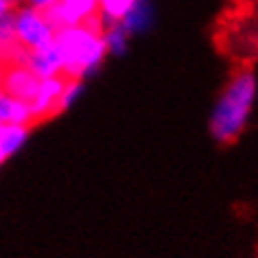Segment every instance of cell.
Returning a JSON list of instances; mask_svg holds the SVG:
<instances>
[{
  "instance_id": "cell-15",
  "label": "cell",
  "mask_w": 258,
  "mask_h": 258,
  "mask_svg": "<svg viewBox=\"0 0 258 258\" xmlns=\"http://www.w3.org/2000/svg\"><path fill=\"white\" fill-rule=\"evenodd\" d=\"M24 3L29 5V7L33 9H40V11H48L53 5L57 3V0H24Z\"/></svg>"
},
{
  "instance_id": "cell-7",
  "label": "cell",
  "mask_w": 258,
  "mask_h": 258,
  "mask_svg": "<svg viewBox=\"0 0 258 258\" xmlns=\"http://www.w3.org/2000/svg\"><path fill=\"white\" fill-rule=\"evenodd\" d=\"M31 73H33L37 79H48V77H57L63 73V66H61V55L55 46V40L48 44V46H42L37 50H29L24 53L22 61Z\"/></svg>"
},
{
  "instance_id": "cell-11",
  "label": "cell",
  "mask_w": 258,
  "mask_h": 258,
  "mask_svg": "<svg viewBox=\"0 0 258 258\" xmlns=\"http://www.w3.org/2000/svg\"><path fill=\"white\" fill-rule=\"evenodd\" d=\"M24 57V50L16 40L14 24H11V16L0 20V59L5 63H20Z\"/></svg>"
},
{
  "instance_id": "cell-17",
  "label": "cell",
  "mask_w": 258,
  "mask_h": 258,
  "mask_svg": "<svg viewBox=\"0 0 258 258\" xmlns=\"http://www.w3.org/2000/svg\"><path fill=\"white\" fill-rule=\"evenodd\" d=\"M5 68H7V63L0 59V83H3V75H5Z\"/></svg>"
},
{
  "instance_id": "cell-8",
  "label": "cell",
  "mask_w": 258,
  "mask_h": 258,
  "mask_svg": "<svg viewBox=\"0 0 258 258\" xmlns=\"http://www.w3.org/2000/svg\"><path fill=\"white\" fill-rule=\"evenodd\" d=\"M153 20H156V11H153V5L149 0H140L134 7L127 9V14L120 18L118 24L122 27V31L132 37L138 33H145V31L151 29Z\"/></svg>"
},
{
  "instance_id": "cell-4",
  "label": "cell",
  "mask_w": 258,
  "mask_h": 258,
  "mask_svg": "<svg viewBox=\"0 0 258 258\" xmlns=\"http://www.w3.org/2000/svg\"><path fill=\"white\" fill-rule=\"evenodd\" d=\"M46 16L55 29L86 24L99 16V0H57Z\"/></svg>"
},
{
  "instance_id": "cell-18",
  "label": "cell",
  "mask_w": 258,
  "mask_h": 258,
  "mask_svg": "<svg viewBox=\"0 0 258 258\" xmlns=\"http://www.w3.org/2000/svg\"><path fill=\"white\" fill-rule=\"evenodd\" d=\"M7 3H11V5H18V3H22V0H7Z\"/></svg>"
},
{
  "instance_id": "cell-3",
  "label": "cell",
  "mask_w": 258,
  "mask_h": 258,
  "mask_svg": "<svg viewBox=\"0 0 258 258\" xmlns=\"http://www.w3.org/2000/svg\"><path fill=\"white\" fill-rule=\"evenodd\" d=\"M11 24H14L16 40L24 53L48 46L55 40V33H57L53 22L48 20L46 11L33 9L29 5L11 11Z\"/></svg>"
},
{
  "instance_id": "cell-5",
  "label": "cell",
  "mask_w": 258,
  "mask_h": 258,
  "mask_svg": "<svg viewBox=\"0 0 258 258\" xmlns=\"http://www.w3.org/2000/svg\"><path fill=\"white\" fill-rule=\"evenodd\" d=\"M63 83H66V77L63 75L40 79L33 101L29 103L31 112H33V122L50 118V116L57 114V103H59V94L63 90Z\"/></svg>"
},
{
  "instance_id": "cell-10",
  "label": "cell",
  "mask_w": 258,
  "mask_h": 258,
  "mask_svg": "<svg viewBox=\"0 0 258 258\" xmlns=\"http://www.w3.org/2000/svg\"><path fill=\"white\" fill-rule=\"evenodd\" d=\"M27 125H0V164L18 153L29 138Z\"/></svg>"
},
{
  "instance_id": "cell-1",
  "label": "cell",
  "mask_w": 258,
  "mask_h": 258,
  "mask_svg": "<svg viewBox=\"0 0 258 258\" xmlns=\"http://www.w3.org/2000/svg\"><path fill=\"white\" fill-rule=\"evenodd\" d=\"M256 73L243 68L230 77L210 114V134L217 143L230 145L245 132L256 103Z\"/></svg>"
},
{
  "instance_id": "cell-6",
  "label": "cell",
  "mask_w": 258,
  "mask_h": 258,
  "mask_svg": "<svg viewBox=\"0 0 258 258\" xmlns=\"http://www.w3.org/2000/svg\"><path fill=\"white\" fill-rule=\"evenodd\" d=\"M37 83H40V79H37L24 63H7L5 75H3V83H0V90L7 92L9 96H14V99L31 103L35 96Z\"/></svg>"
},
{
  "instance_id": "cell-13",
  "label": "cell",
  "mask_w": 258,
  "mask_h": 258,
  "mask_svg": "<svg viewBox=\"0 0 258 258\" xmlns=\"http://www.w3.org/2000/svg\"><path fill=\"white\" fill-rule=\"evenodd\" d=\"M140 0H99V18L103 22H118L127 14L129 7H134Z\"/></svg>"
},
{
  "instance_id": "cell-16",
  "label": "cell",
  "mask_w": 258,
  "mask_h": 258,
  "mask_svg": "<svg viewBox=\"0 0 258 258\" xmlns=\"http://www.w3.org/2000/svg\"><path fill=\"white\" fill-rule=\"evenodd\" d=\"M11 11H14V5L7 3V0H0V20H5L7 16H11Z\"/></svg>"
},
{
  "instance_id": "cell-14",
  "label": "cell",
  "mask_w": 258,
  "mask_h": 258,
  "mask_svg": "<svg viewBox=\"0 0 258 258\" xmlns=\"http://www.w3.org/2000/svg\"><path fill=\"white\" fill-rule=\"evenodd\" d=\"M81 92H83V81L68 79L66 77V83H63V90L59 94V103H57V114L63 112V109H68L70 105H75L77 99L81 96Z\"/></svg>"
},
{
  "instance_id": "cell-9",
  "label": "cell",
  "mask_w": 258,
  "mask_h": 258,
  "mask_svg": "<svg viewBox=\"0 0 258 258\" xmlns=\"http://www.w3.org/2000/svg\"><path fill=\"white\" fill-rule=\"evenodd\" d=\"M0 125H33L31 105L0 90Z\"/></svg>"
},
{
  "instance_id": "cell-12",
  "label": "cell",
  "mask_w": 258,
  "mask_h": 258,
  "mask_svg": "<svg viewBox=\"0 0 258 258\" xmlns=\"http://www.w3.org/2000/svg\"><path fill=\"white\" fill-rule=\"evenodd\" d=\"M103 35V44H105V50L109 55H122L129 46V35L122 31V27L118 22H107L101 31Z\"/></svg>"
},
{
  "instance_id": "cell-2",
  "label": "cell",
  "mask_w": 258,
  "mask_h": 258,
  "mask_svg": "<svg viewBox=\"0 0 258 258\" xmlns=\"http://www.w3.org/2000/svg\"><path fill=\"white\" fill-rule=\"evenodd\" d=\"M103 27H105V22L96 16L86 24L57 29L55 46L61 55L63 77L83 81L103 66V61L107 57L103 35H101Z\"/></svg>"
}]
</instances>
